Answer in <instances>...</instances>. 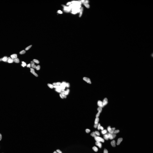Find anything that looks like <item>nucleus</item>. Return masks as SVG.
<instances>
[{"label": "nucleus", "mask_w": 153, "mask_h": 153, "mask_svg": "<svg viewBox=\"0 0 153 153\" xmlns=\"http://www.w3.org/2000/svg\"><path fill=\"white\" fill-rule=\"evenodd\" d=\"M96 138L94 135L91 136L83 140L82 141L78 143L75 147V149L77 151H82L85 150L91 143Z\"/></svg>", "instance_id": "nucleus-1"}, {"label": "nucleus", "mask_w": 153, "mask_h": 153, "mask_svg": "<svg viewBox=\"0 0 153 153\" xmlns=\"http://www.w3.org/2000/svg\"><path fill=\"white\" fill-rule=\"evenodd\" d=\"M64 153H76V152H74V151L73 150H68L66 152Z\"/></svg>", "instance_id": "nucleus-2"}]
</instances>
